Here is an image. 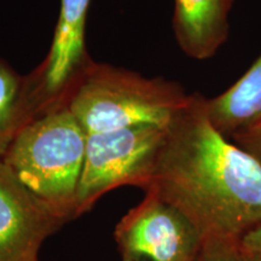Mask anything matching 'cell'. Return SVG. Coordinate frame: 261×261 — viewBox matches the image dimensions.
Masks as SVG:
<instances>
[{
  "label": "cell",
  "instance_id": "obj_1",
  "mask_svg": "<svg viewBox=\"0 0 261 261\" xmlns=\"http://www.w3.org/2000/svg\"><path fill=\"white\" fill-rule=\"evenodd\" d=\"M143 190L177 207L204 240L241 241L261 225V162L211 122L200 93L168 125Z\"/></svg>",
  "mask_w": 261,
  "mask_h": 261
},
{
  "label": "cell",
  "instance_id": "obj_2",
  "mask_svg": "<svg viewBox=\"0 0 261 261\" xmlns=\"http://www.w3.org/2000/svg\"><path fill=\"white\" fill-rule=\"evenodd\" d=\"M190 98L177 83L93 61L75 83L67 106L90 135L135 126L168 127Z\"/></svg>",
  "mask_w": 261,
  "mask_h": 261
},
{
  "label": "cell",
  "instance_id": "obj_3",
  "mask_svg": "<svg viewBox=\"0 0 261 261\" xmlns=\"http://www.w3.org/2000/svg\"><path fill=\"white\" fill-rule=\"evenodd\" d=\"M86 139L68 106H61L25 123L2 159L25 188L71 221Z\"/></svg>",
  "mask_w": 261,
  "mask_h": 261
},
{
  "label": "cell",
  "instance_id": "obj_4",
  "mask_svg": "<svg viewBox=\"0 0 261 261\" xmlns=\"http://www.w3.org/2000/svg\"><path fill=\"white\" fill-rule=\"evenodd\" d=\"M167 127L135 126L87 135L76 194V218L114 189H143L154 172Z\"/></svg>",
  "mask_w": 261,
  "mask_h": 261
},
{
  "label": "cell",
  "instance_id": "obj_5",
  "mask_svg": "<svg viewBox=\"0 0 261 261\" xmlns=\"http://www.w3.org/2000/svg\"><path fill=\"white\" fill-rule=\"evenodd\" d=\"M121 256L139 261H195L204 238L191 220L161 197H145L116 225Z\"/></svg>",
  "mask_w": 261,
  "mask_h": 261
},
{
  "label": "cell",
  "instance_id": "obj_6",
  "mask_svg": "<svg viewBox=\"0 0 261 261\" xmlns=\"http://www.w3.org/2000/svg\"><path fill=\"white\" fill-rule=\"evenodd\" d=\"M92 0H61L60 15L50 51L27 76L29 98L35 116L67 106L71 89L93 60L85 42Z\"/></svg>",
  "mask_w": 261,
  "mask_h": 261
},
{
  "label": "cell",
  "instance_id": "obj_7",
  "mask_svg": "<svg viewBox=\"0 0 261 261\" xmlns=\"http://www.w3.org/2000/svg\"><path fill=\"white\" fill-rule=\"evenodd\" d=\"M67 223L0 159V261H39L45 240Z\"/></svg>",
  "mask_w": 261,
  "mask_h": 261
},
{
  "label": "cell",
  "instance_id": "obj_8",
  "mask_svg": "<svg viewBox=\"0 0 261 261\" xmlns=\"http://www.w3.org/2000/svg\"><path fill=\"white\" fill-rule=\"evenodd\" d=\"M233 0H174L173 31L179 47L194 60L213 57L230 32Z\"/></svg>",
  "mask_w": 261,
  "mask_h": 261
},
{
  "label": "cell",
  "instance_id": "obj_9",
  "mask_svg": "<svg viewBox=\"0 0 261 261\" xmlns=\"http://www.w3.org/2000/svg\"><path fill=\"white\" fill-rule=\"evenodd\" d=\"M211 122L231 139L261 122V55L226 91L205 98Z\"/></svg>",
  "mask_w": 261,
  "mask_h": 261
},
{
  "label": "cell",
  "instance_id": "obj_10",
  "mask_svg": "<svg viewBox=\"0 0 261 261\" xmlns=\"http://www.w3.org/2000/svg\"><path fill=\"white\" fill-rule=\"evenodd\" d=\"M34 117L27 76L0 58V159L16 133Z\"/></svg>",
  "mask_w": 261,
  "mask_h": 261
},
{
  "label": "cell",
  "instance_id": "obj_11",
  "mask_svg": "<svg viewBox=\"0 0 261 261\" xmlns=\"http://www.w3.org/2000/svg\"><path fill=\"white\" fill-rule=\"evenodd\" d=\"M195 261H249L240 241L211 238L204 240Z\"/></svg>",
  "mask_w": 261,
  "mask_h": 261
},
{
  "label": "cell",
  "instance_id": "obj_12",
  "mask_svg": "<svg viewBox=\"0 0 261 261\" xmlns=\"http://www.w3.org/2000/svg\"><path fill=\"white\" fill-rule=\"evenodd\" d=\"M236 144L242 146L248 152L255 156L261 162V130L247 129L231 137Z\"/></svg>",
  "mask_w": 261,
  "mask_h": 261
},
{
  "label": "cell",
  "instance_id": "obj_13",
  "mask_svg": "<svg viewBox=\"0 0 261 261\" xmlns=\"http://www.w3.org/2000/svg\"><path fill=\"white\" fill-rule=\"evenodd\" d=\"M240 244L247 255H261V225L244 234Z\"/></svg>",
  "mask_w": 261,
  "mask_h": 261
},
{
  "label": "cell",
  "instance_id": "obj_14",
  "mask_svg": "<svg viewBox=\"0 0 261 261\" xmlns=\"http://www.w3.org/2000/svg\"><path fill=\"white\" fill-rule=\"evenodd\" d=\"M249 261H261V255H248Z\"/></svg>",
  "mask_w": 261,
  "mask_h": 261
},
{
  "label": "cell",
  "instance_id": "obj_15",
  "mask_svg": "<svg viewBox=\"0 0 261 261\" xmlns=\"http://www.w3.org/2000/svg\"><path fill=\"white\" fill-rule=\"evenodd\" d=\"M249 129H257V130H261V122L257 123L256 126H254V127H252V128H249ZM246 130H247V129H246Z\"/></svg>",
  "mask_w": 261,
  "mask_h": 261
},
{
  "label": "cell",
  "instance_id": "obj_16",
  "mask_svg": "<svg viewBox=\"0 0 261 261\" xmlns=\"http://www.w3.org/2000/svg\"><path fill=\"white\" fill-rule=\"evenodd\" d=\"M122 261H139V260L132 259V257H126V256H123V257H122Z\"/></svg>",
  "mask_w": 261,
  "mask_h": 261
}]
</instances>
